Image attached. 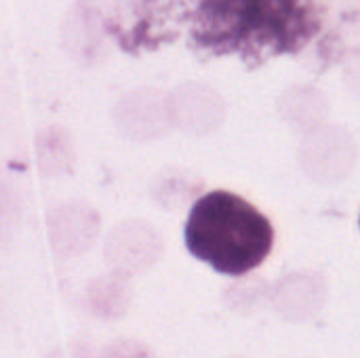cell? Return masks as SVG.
Masks as SVG:
<instances>
[{
  "mask_svg": "<svg viewBox=\"0 0 360 358\" xmlns=\"http://www.w3.org/2000/svg\"><path fill=\"white\" fill-rule=\"evenodd\" d=\"M188 251L228 276H243L266 262L274 228L249 200L215 190L200 196L186 222Z\"/></svg>",
  "mask_w": 360,
  "mask_h": 358,
  "instance_id": "7a4b0ae2",
  "label": "cell"
},
{
  "mask_svg": "<svg viewBox=\"0 0 360 358\" xmlns=\"http://www.w3.org/2000/svg\"><path fill=\"white\" fill-rule=\"evenodd\" d=\"M316 30L314 0H196L194 34L213 53L266 59L300 51Z\"/></svg>",
  "mask_w": 360,
  "mask_h": 358,
  "instance_id": "6da1fadb",
  "label": "cell"
}]
</instances>
